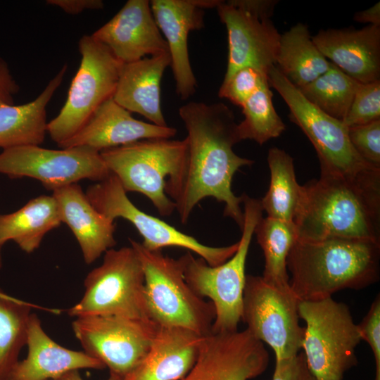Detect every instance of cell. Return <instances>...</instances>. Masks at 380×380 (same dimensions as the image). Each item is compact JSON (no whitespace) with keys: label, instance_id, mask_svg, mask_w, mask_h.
Instances as JSON below:
<instances>
[{"label":"cell","instance_id":"obj_19","mask_svg":"<svg viewBox=\"0 0 380 380\" xmlns=\"http://www.w3.org/2000/svg\"><path fill=\"white\" fill-rule=\"evenodd\" d=\"M176 133L174 127L135 119L112 96L96 108L75 134L58 146H87L101 152L144 139H171Z\"/></svg>","mask_w":380,"mask_h":380},{"label":"cell","instance_id":"obj_40","mask_svg":"<svg viewBox=\"0 0 380 380\" xmlns=\"http://www.w3.org/2000/svg\"><path fill=\"white\" fill-rule=\"evenodd\" d=\"M236 4L261 18L270 19L278 3L276 0H234Z\"/></svg>","mask_w":380,"mask_h":380},{"label":"cell","instance_id":"obj_32","mask_svg":"<svg viewBox=\"0 0 380 380\" xmlns=\"http://www.w3.org/2000/svg\"><path fill=\"white\" fill-rule=\"evenodd\" d=\"M270 87L267 79L242 106L244 119L237 124L241 141L250 139L262 145L286 129L273 106Z\"/></svg>","mask_w":380,"mask_h":380},{"label":"cell","instance_id":"obj_24","mask_svg":"<svg viewBox=\"0 0 380 380\" xmlns=\"http://www.w3.org/2000/svg\"><path fill=\"white\" fill-rule=\"evenodd\" d=\"M170 63L169 53L122 63L114 101L130 113L143 115L151 123L167 126L161 109L160 83Z\"/></svg>","mask_w":380,"mask_h":380},{"label":"cell","instance_id":"obj_30","mask_svg":"<svg viewBox=\"0 0 380 380\" xmlns=\"http://www.w3.org/2000/svg\"><path fill=\"white\" fill-rule=\"evenodd\" d=\"M32 305L0 288V380H6L27 343Z\"/></svg>","mask_w":380,"mask_h":380},{"label":"cell","instance_id":"obj_13","mask_svg":"<svg viewBox=\"0 0 380 380\" xmlns=\"http://www.w3.org/2000/svg\"><path fill=\"white\" fill-rule=\"evenodd\" d=\"M298 303L291 289L276 287L262 276L246 275L242 321L257 340L271 347L276 360L292 357L302 348Z\"/></svg>","mask_w":380,"mask_h":380},{"label":"cell","instance_id":"obj_38","mask_svg":"<svg viewBox=\"0 0 380 380\" xmlns=\"http://www.w3.org/2000/svg\"><path fill=\"white\" fill-rule=\"evenodd\" d=\"M20 87L13 78L7 62L0 56V104L14 103Z\"/></svg>","mask_w":380,"mask_h":380},{"label":"cell","instance_id":"obj_1","mask_svg":"<svg viewBox=\"0 0 380 380\" xmlns=\"http://www.w3.org/2000/svg\"><path fill=\"white\" fill-rule=\"evenodd\" d=\"M187 131L186 153L178 170L166 181L165 191L186 224L196 205L212 197L224 204V215L241 229L243 197L232 191L234 174L253 160L233 150L241 141L232 110L222 102L191 101L179 109Z\"/></svg>","mask_w":380,"mask_h":380},{"label":"cell","instance_id":"obj_14","mask_svg":"<svg viewBox=\"0 0 380 380\" xmlns=\"http://www.w3.org/2000/svg\"><path fill=\"white\" fill-rule=\"evenodd\" d=\"M0 173L12 179H35L51 191L82 179L100 182L110 175L100 152L91 148L49 149L37 145L3 150Z\"/></svg>","mask_w":380,"mask_h":380},{"label":"cell","instance_id":"obj_21","mask_svg":"<svg viewBox=\"0 0 380 380\" xmlns=\"http://www.w3.org/2000/svg\"><path fill=\"white\" fill-rule=\"evenodd\" d=\"M26 345L27 357L16 363L6 380H55L71 370L106 368L84 351L68 349L51 339L34 313L30 318Z\"/></svg>","mask_w":380,"mask_h":380},{"label":"cell","instance_id":"obj_12","mask_svg":"<svg viewBox=\"0 0 380 380\" xmlns=\"http://www.w3.org/2000/svg\"><path fill=\"white\" fill-rule=\"evenodd\" d=\"M75 318L72 328L84 352L101 361L118 380H124L143 360L159 327L152 320L115 315Z\"/></svg>","mask_w":380,"mask_h":380},{"label":"cell","instance_id":"obj_2","mask_svg":"<svg viewBox=\"0 0 380 380\" xmlns=\"http://www.w3.org/2000/svg\"><path fill=\"white\" fill-rule=\"evenodd\" d=\"M293 223L300 240L380 243V170L353 176L320 173L301 186Z\"/></svg>","mask_w":380,"mask_h":380},{"label":"cell","instance_id":"obj_26","mask_svg":"<svg viewBox=\"0 0 380 380\" xmlns=\"http://www.w3.org/2000/svg\"><path fill=\"white\" fill-rule=\"evenodd\" d=\"M62 223L56 198L41 195L19 210L0 215V243L12 241L25 253L37 249L44 236Z\"/></svg>","mask_w":380,"mask_h":380},{"label":"cell","instance_id":"obj_27","mask_svg":"<svg viewBox=\"0 0 380 380\" xmlns=\"http://www.w3.org/2000/svg\"><path fill=\"white\" fill-rule=\"evenodd\" d=\"M330 63L314 43L306 25L298 23L281 34L276 66L297 88L326 72Z\"/></svg>","mask_w":380,"mask_h":380},{"label":"cell","instance_id":"obj_8","mask_svg":"<svg viewBox=\"0 0 380 380\" xmlns=\"http://www.w3.org/2000/svg\"><path fill=\"white\" fill-rule=\"evenodd\" d=\"M186 141L149 139L100 152L110 172L126 192L146 196L161 216H169L175 205L165 191V178L181 165Z\"/></svg>","mask_w":380,"mask_h":380},{"label":"cell","instance_id":"obj_42","mask_svg":"<svg viewBox=\"0 0 380 380\" xmlns=\"http://www.w3.org/2000/svg\"><path fill=\"white\" fill-rule=\"evenodd\" d=\"M55 380H84L79 372V370H71L70 372H68L61 376L60 377L57 378ZM107 380H118L116 377H115L113 375L109 376L108 379Z\"/></svg>","mask_w":380,"mask_h":380},{"label":"cell","instance_id":"obj_39","mask_svg":"<svg viewBox=\"0 0 380 380\" xmlns=\"http://www.w3.org/2000/svg\"><path fill=\"white\" fill-rule=\"evenodd\" d=\"M46 3L71 15H77L86 10H100L104 6L101 0H47Z\"/></svg>","mask_w":380,"mask_h":380},{"label":"cell","instance_id":"obj_34","mask_svg":"<svg viewBox=\"0 0 380 380\" xmlns=\"http://www.w3.org/2000/svg\"><path fill=\"white\" fill-rule=\"evenodd\" d=\"M267 80V75L251 67H244L224 79L218 96L242 107L252 94Z\"/></svg>","mask_w":380,"mask_h":380},{"label":"cell","instance_id":"obj_4","mask_svg":"<svg viewBox=\"0 0 380 380\" xmlns=\"http://www.w3.org/2000/svg\"><path fill=\"white\" fill-rule=\"evenodd\" d=\"M243 224L236 253L226 262L209 265L187 252L181 257L184 278L199 296L209 298L215 312L213 333L233 332L242 321L246 262L255 229L262 217L260 200L243 194Z\"/></svg>","mask_w":380,"mask_h":380},{"label":"cell","instance_id":"obj_41","mask_svg":"<svg viewBox=\"0 0 380 380\" xmlns=\"http://www.w3.org/2000/svg\"><path fill=\"white\" fill-rule=\"evenodd\" d=\"M353 20L358 23L380 26V2L376 3L367 9L355 13Z\"/></svg>","mask_w":380,"mask_h":380},{"label":"cell","instance_id":"obj_15","mask_svg":"<svg viewBox=\"0 0 380 380\" xmlns=\"http://www.w3.org/2000/svg\"><path fill=\"white\" fill-rule=\"evenodd\" d=\"M264 343L247 329L203 337L197 359L179 380H250L267 367Z\"/></svg>","mask_w":380,"mask_h":380},{"label":"cell","instance_id":"obj_25","mask_svg":"<svg viewBox=\"0 0 380 380\" xmlns=\"http://www.w3.org/2000/svg\"><path fill=\"white\" fill-rule=\"evenodd\" d=\"M64 64L33 101L15 105L0 104V148L39 146L47 133L46 106L67 71Z\"/></svg>","mask_w":380,"mask_h":380},{"label":"cell","instance_id":"obj_28","mask_svg":"<svg viewBox=\"0 0 380 380\" xmlns=\"http://www.w3.org/2000/svg\"><path fill=\"white\" fill-rule=\"evenodd\" d=\"M267 163L270 182L260 200L262 210L269 217L293 222L302 186L296 180L293 159L284 150L273 147L269 149Z\"/></svg>","mask_w":380,"mask_h":380},{"label":"cell","instance_id":"obj_9","mask_svg":"<svg viewBox=\"0 0 380 380\" xmlns=\"http://www.w3.org/2000/svg\"><path fill=\"white\" fill-rule=\"evenodd\" d=\"M81 60L59 113L47 123V133L60 144L75 134L96 108L112 97L122 63L92 35L78 43Z\"/></svg>","mask_w":380,"mask_h":380},{"label":"cell","instance_id":"obj_37","mask_svg":"<svg viewBox=\"0 0 380 380\" xmlns=\"http://www.w3.org/2000/svg\"><path fill=\"white\" fill-rule=\"evenodd\" d=\"M272 380H315L303 353L284 360H275Z\"/></svg>","mask_w":380,"mask_h":380},{"label":"cell","instance_id":"obj_7","mask_svg":"<svg viewBox=\"0 0 380 380\" xmlns=\"http://www.w3.org/2000/svg\"><path fill=\"white\" fill-rule=\"evenodd\" d=\"M84 286L81 300L68 310L70 317L115 315L152 320L142 265L131 246L108 250L102 263L87 275Z\"/></svg>","mask_w":380,"mask_h":380},{"label":"cell","instance_id":"obj_43","mask_svg":"<svg viewBox=\"0 0 380 380\" xmlns=\"http://www.w3.org/2000/svg\"><path fill=\"white\" fill-rule=\"evenodd\" d=\"M1 247H2V245L0 243V270L1 269L2 265H3L2 255H1Z\"/></svg>","mask_w":380,"mask_h":380},{"label":"cell","instance_id":"obj_10","mask_svg":"<svg viewBox=\"0 0 380 380\" xmlns=\"http://www.w3.org/2000/svg\"><path fill=\"white\" fill-rule=\"evenodd\" d=\"M270 87L275 89L289 108L291 121L298 125L313 145L321 173L353 176L378 169L365 162L353 148L343 122L324 113L302 94L276 66L267 74Z\"/></svg>","mask_w":380,"mask_h":380},{"label":"cell","instance_id":"obj_17","mask_svg":"<svg viewBox=\"0 0 380 380\" xmlns=\"http://www.w3.org/2000/svg\"><path fill=\"white\" fill-rule=\"evenodd\" d=\"M220 0H151L155 21L165 39L170 56L176 93L186 100L194 95L197 81L191 68L188 36L204 27V9L217 6Z\"/></svg>","mask_w":380,"mask_h":380},{"label":"cell","instance_id":"obj_33","mask_svg":"<svg viewBox=\"0 0 380 380\" xmlns=\"http://www.w3.org/2000/svg\"><path fill=\"white\" fill-rule=\"evenodd\" d=\"M380 120V80L360 83L349 110L343 120L347 127Z\"/></svg>","mask_w":380,"mask_h":380},{"label":"cell","instance_id":"obj_18","mask_svg":"<svg viewBox=\"0 0 380 380\" xmlns=\"http://www.w3.org/2000/svg\"><path fill=\"white\" fill-rule=\"evenodd\" d=\"M91 35L122 63L139 61L146 55L169 53L148 0H128Z\"/></svg>","mask_w":380,"mask_h":380},{"label":"cell","instance_id":"obj_11","mask_svg":"<svg viewBox=\"0 0 380 380\" xmlns=\"http://www.w3.org/2000/svg\"><path fill=\"white\" fill-rule=\"evenodd\" d=\"M93 207L106 218H123L139 232L141 245L150 251L165 247H179L194 252L209 265L217 266L229 260L236 251L239 242L227 246L214 247L199 242L166 222L139 209L127 196L118 179L113 174L90 186L85 192Z\"/></svg>","mask_w":380,"mask_h":380},{"label":"cell","instance_id":"obj_5","mask_svg":"<svg viewBox=\"0 0 380 380\" xmlns=\"http://www.w3.org/2000/svg\"><path fill=\"white\" fill-rule=\"evenodd\" d=\"M141 261L145 297L151 319L160 327L187 329L205 336L211 333L214 306L189 286L181 257L175 259L161 251H150L129 239Z\"/></svg>","mask_w":380,"mask_h":380},{"label":"cell","instance_id":"obj_22","mask_svg":"<svg viewBox=\"0 0 380 380\" xmlns=\"http://www.w3.org/2000/svg\"><path fill=\"white\" fill-rule=\"evenodd\" d=\"M177 327H158L140 363L124 380H179L194 366L203 339Z\"/></svg>","mask_w":380,"mask_h":380},{"label":"cell","instance_id":"obj_3","mask_svg":"<svg viewBox=\"0 0 380 380\" xmlns=\"http://www.w3.org/2000/svg\"><path fill=\"white\" fill-rule=\"evenodd\" d=\"M380 243L326 239H298L287 258L290 288L301 300L331 297L343 289H361L379 279Z\"/></svg>","mask_w":380,"mask_h":380},{"label":"cell","instance_id":"obj_23","mask_svg":"<svg viewBox=\"0 0 380 380\" xmlns=\"http://www.w3.org/2000/svg\"><path fill=\"white\" fill-rule=\"evenodd\" d=\"M61 215L76 238L85 263L90 265L116 244L114 222L99 213L77 183L52 191Z\"/></svg>","mask_w":380,"mask_h":380},{"label":"cell","instance_id":"obj_16","mask_svg":"<svg viewBox=\"0 0 380 380\" xmlns=\"http://www.w3.org/2000/svg\"><path fill=\"white\" fill-rule=\"evenodd\" d=\"M216 9L227 31L228 61L224 79L244 67L267 75L276 65L281 36L272 20L249 12L234 0L220 1Z\"/></svg>","mask_w":380,"mask_h":380},{"label":"cell","instance_id":"obj_31","mask_svg":"<svg viewBox=\"0 0 380 380\" xmlns=\"http://www.w3.org/2000/svg\"><path fill=\"white\" fill-rule=\"evenodd\" d=\"M360 83L331 63L326 72L299 90L317 108L343 121Z\"/></svg>","mask_w":380,"mask_h":380},{"label":"cell","instance_id":"obj_36","mask_svg":"<svg viewBox=\"0 0 380 380\" xmlns=\"http://www.w3.org/2000/svg\"><path fill=\"white\" fill-rule=\"evenodd\" d=\"M362 340L366 341L374 354L376 366L374 380H380V297L375 298L371 307L358 324Z\"/></svg>","mask_w":380,"mask_h":380},{"label":"cell","instance_id":"obj_35","mask_svg":"<svg viewBox=\"0 0 380 380\" xmlns=\"http://www.w3.org/2000/svg\"><path fill=\"white\" fill-rule=\"evenodd\" d=\"M350 141L368 164L380 169V120L348 127Z\"/></svg>","mask_w":380,"mask_h":380},{"label":"cell","instance_id":"obj_6","mask_svg":"<svg viewBox=\"0 0 380 380\" xmlns=\"http://www.w3.org/2000/svg\"><path fill=\"white\" fill-rule=\"evenodd\" d=\"M298 316L305 322L302 348L315 380H342L355 366L361 333L347 305L331 297L301 300Z\"/></svg>","mask_w":380,"mask_h":380},{"label":"cell","instance_id":"obj_20","mask_svg":"<svg viewBox=\"0 0 380 380\" xmlns=\"http://www.w3.org/2000/svg\"><path fill=\"white\" fill-rule=\"evenodd\" d=\"M312 39L329 62L356 81L379 80L380 26L321 30Z\"/></svg>","mask_w":380,"mask_h":380},{"label":"cell","instance_id":"obj_29","mask_svg":"<svg viewBox=\"0 0 380 380\" xmlns=\"http://www.w3.org/2000/svg\"><path fill=\"white\" fill-rule=\"evenodd\" d=\"M254 234L265 257L262 277L276 287L291 289L286 261L298 239L294 223L269 217H262Z\"/></svg>","mask_w":380,"mask_h":380}]
</instances>
